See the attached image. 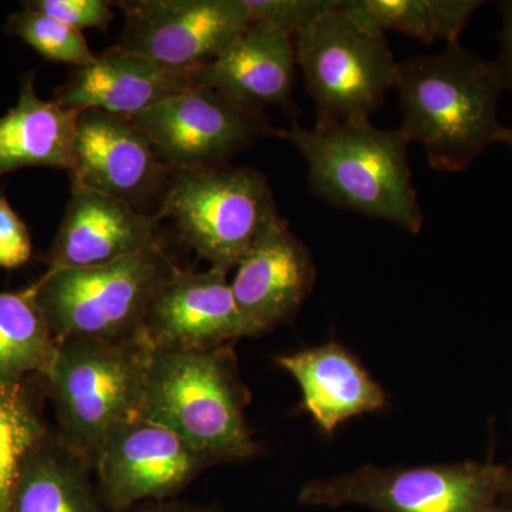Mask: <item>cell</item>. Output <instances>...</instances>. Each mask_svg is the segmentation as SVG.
Returning <instances> with one entry per match:
<instances>
[{"label": "cell", "mask_w": 512, "mask_h": 512, "mask_svg": "<svg viewBox=\"0 0 512 512\" xmlns=\"http://www.w3.org/2000/svg\"><path fill=\"white\" fill-rule=\"evenodd\" d=\"M394 89L402 109L400 130L423 147L434 170L460 173L500 143L505 127L498 104L505 87L495 60L454 43L439 55L399 63Z\"/></svg>", "instance_id": "6da1fadb"}, {"label": "cell", "mask_w": 512, "mask_h": 512, "mask_svg": "<svg viewBox=\"0 0 512 512\" xmlns=\"http://www.w3.org/2000/svg\"><path fill=\"white\" fill-rule=\"evenodd\" d=\"M275 136L289 141L308 164L312 194L336 208L357 212L419 234L423 211L409 164L410 141L400 128L370 121L305 128L293 121Z\"/></svg>", "instance_id": "7a4b0ae2"}, {"label": "cell", "mask_w": 512, "mask_h": 512, "mask_svg": "<svg viewBox=\"0 0 512 512\" xmlns=\"http://www.w3.org/2000/svg\"><path fill=\"white\" fill-rule=\"evenodd\" d=\"M248 403L232 345L201 352L150 349L140 416L173 430L212 463L259 454L245 420Z\"/></svg>", "instance_id": "3957f363"}, {"label": "cell", "mask_w": 512, "mask_h": 512, "mask_svg": "<svg viewBox=\"0 0 512 512\" xmlns=\"http://www.w3.org/2000/svg\"><path fill=\"white\" fill-rule=\"evenodd\" d=\"M178 266L163 244L110 264L47 271L30 286L57 343L137 338L157 292Z\"/></svg>", "instance_id": "277c9868"}, {"label": "cell", "mask_w": 512, "mask_h": 512, "mask_svg": "<svg viewBox=\"0 0 512 512\" xmlns=\"http://www.w3.org/2000/svg\"><path fill=\"white\" fill-rule=\"evenodd\" d=\"M150 348L121 342L64 340L49 376L62 443L93 467L107 437L140 416Z\"/></svg>", "instance_id": "5b68a950"}, {"label": "cell", "mask_w": 512, "mask_h": 512, "mask_svg": "<svg viewBox=\"0 0 512 512\" xmlns=\"http://www.w3.org/2000/svg\"><path fill=\"white\" fill-rule=\"evenodd\" d=\"M154 217L173 221L181 241L229 272L281 215L261 171L225 164L173 171Z\"/></svg>", "instance_id": "8992f818"}, {"label": "cell", "mask_w": 512, "mask_h": 512, "mask_svg": "<svg viewBox=\"0 0 512 512\" xmlns=\"http://www.w3.org/2000/svg\"><path fill=\"white\" fill-rule=\"evenodd\" d=\"M293 45L316 106V127L370 121L396 84L399 62L386 36L349 18L340 0L299 30Z\"/></svg>", "instance_id": "52a82bcc"}, {"label": "cell", "mask_w": 512, "mask_h": 512, "mask_svg": "<svg viewBox=\"0 0 512 512\" xmlns=\"http://www.w3.org/2000/svg\"><path fill=\"white\" fill-rule=\"evenodd\" d=\"M512 474L493 464L377 468L312 481L299 493L305 505H365L377 512H505Z\"/></svg>", "instance_id": "ba28073f"}, {"label": "cell", "mask_w": 512, "mask_h": 512, "mask_svg": "<svg viewBox=\"0 0 512 512\" xmlns=\"http://www.w3.org/2000/svg\"><path fill=\"white\" fill-rule=\"evenodd\" d=\"M170 170L220 167L258 141L275 136L265 113L241 109L208 87L168 97L128 117Z\"/></svg>", "instance_id": "9c48e42d"}, {"label": "cell", "mask_w": 512, "mask_h": 512, "mask_svg": "<svg viewBox=\"0 0 512 512\" xmlns=\"http://www.w3.org/2000/svg\"><path fill=\"white\" fill-rule=\"evenodd\" d=\"M126 26L116 49L175 70L214 62L248 28L244 0L117 2Z\"/></svg>", "instance_id": "30bf717a"}, {"label": "cell", "mask_w": 512, "mask_h": 512, "mask_svg": "<svg viewBox=\"0 0 512 512\" xmlns=\"http://www.w3.org/2000/svg\"><path fill=\"white\" fill-rule=\"evenodd\" d=\"M212 464L173 430L141 416L117 427L93 461L101 500L114 512L174 497Z\"/></svg>", "instance_id": "8fae6325"}, {"label": "cell", "mask_w": 512, "mask_h": 512, "mask_svg": "<svg viewBox=\"0 0 512 512\" xmlns=\"http://www.w3.org/2000/svg\"><path fill=\"white\" fill-rule=\"evenodd\" d=\"M140 339L157 352H201L251 338L228 272L177 268L151 303Z\"/></svg>", "instance_id": "7c38bea8"}, {"label": "cell", "mask_w": 512, "mask_h": 512, "mask_svg": "<svg viewBox=\"0 0 512 512\" xmlns=\"http://www.w3.org/2000/svg\"><path fill=\"white\" fill-rule=\"evenodd\" d=\"M316 268L311 251L276 218L237 265L232 295L251 338L293 319L311 295Z\"/></svg>", "instance_id": "4fadbf2b"}, {"label": "cell", "mask_w": 512, "mask_h": 512, "mask_svg": "<svg viewBox=\"0 0 512 512\" xmlns=\"http://www.w3.org/2000/svg\"><path fill=\"white\" fill-rule=\"evenodd\" d=\"M72 180L101 194L138 205L167 188L173 170L161 163L147 137L128 117L80 111Z\"/></svg>", "instance_id": "5bb4252c"}, {"label": "cell", "mask_w": 512, "mask_h": 512, "mask_svg": "<svg viewBox=\"0 0 512 512\" xmlns=\"http://www.w3.org/2000/svg\"><path fill=\"white\" fill-rule=\"evenodd\" d=\"M160 221L127 201L101 194L70 178V198L46 255L49 271L120 261L163 244Z\"/></svg>", "instance_id": "9a60e30c"}, {"label": "cell", "mask_w": 512, "mask_h": 512, "mask_svg": "<svg viewBox=\"0 0 512 512\" xmlns=\"http://www.w3.org/2000/svg\"><path fill=\"white\" fill-rule=\"evenodd\" d=\"M296 66L291 36L266 23L249 22L221 56L195 70L194 82L241 109L264 113L266 107L292 103Z\"/></svg>", "instance_id": "2e32d148"}, {"label": "cell", "mask_w": 512, "mask_h": 512, "mask_svg": "<svg viewBox=\"0 0 512 512\" xmlns=\"http://www.w3.org/2000/svg\"><path fill=\"white\" fill-rule=\"evenodd\" d=\"M194 72L111 47L96 62L73 69L53 100L67 109L131 117L194 87Z\"/></svg>", "instance_id": "e0dca14e"}, {"label": "cell", "mask_w": 512, "mask_h": 512, "mask_svg": "<svg viewBox=\"0 0 512 512\" xmlns=\"http://www.w3.org/2000/svg\"><path fill=\"white\" fill-rule=\"evenodd\" d=\"M298 382L302 406L323 433L360 414L379 412L386 393L355 356L336 342L276 357Z\"/></svg>", "instance_id": "ac0fdd59"}, {"label": "cell", "mask_w": 512, "mask_h": 512, "mask_svg": "<svg viewBox=\"0 0 512 512\" xmlns=\"http://www.w3.org/2000/svg\"><path fill=\"white\" fill-rule=\"evenodd\" d=\"M80 111L42 100L33 76L20 87L16 106L0 117V178L25 167L72 171Z\"/></svg>", "instance_id": "d6986e66"}, {"label": "cell", "mask_w": 512, "mask_h": 512, "mask_svg": "<svg viewBox=\"0 0 512 512\" xmlns=\"http://www.w3.org/2000/svg\"><path fill=\"white\" fill-rule=\"evenodd\" d=\"M90 467L63 443L43 439L23 463L10 512H106Z\"/></svg>", "instance_id": "ffe728a7"}, {"label": "cell", "mask_w": 512, "mask_h": 512, "mask_svg": "<svg viewBox=\"0 0 512 512\" xmlns=\"http://www.w3.org/2000/svg\"><path fill=\"white\" fill-rule=\"evenodd\" d=\"M59 343L30 289L0 291V376H49Z\"/></svg>", "instance_id": "44dd1931"}, {"label": "cell", "mask_w": 512, "mask_h": 512, "mask_svg": "<svg viewBox=\"0 0 512 512\" xmlns=\"http://www.w3.org/2000/svg\"><path fill=\"white\" fill-rule=\"evenodd\" d=\"M45 434L20 379L0 376V512L12 510L23 463Z\"/></svg>", "instance_id": "7402d4cb"}, {"label": "cell", "mask_w": 512, "mask_h": 512, "mask_svg": "<svg viewBox=\"0 0 512 512\" xmlns=\"http://www.w3.org/2000/svg\"><path fill=\"white\" fill-rule=\"evenodd\" d=\"M340 9L372 32H399L433 45L441 39L437 0H340Z\"/></svg>", "instance_id": "603a6c76"}, {"label": "cell", "mask_w": 512, "mask_h": 512, "mask_svg": "<svg viewBox=\"0 0 512 512\" xmlns=\"http://www.w3.org/2000/svg\"><path fill=\"white\" fill-rule=\"evenodd\" d=\"M5 30L53 62L72 64L74 69L96 62L97 56L93 55L82 32L35 10L23 8L13 13Z\"/></svg>", "instance_id": "cb8c5ba5"}, {"label": "cell", "mask_w": 512, "mask_h": 512, "mask_svg": "<svg viewBox=\"0 0 512 512\" xmlns=\"http://www.w3.org/2000/svg\"><path fill=\"white\" fill-rule=\"evenodd\" d=\"M251 22L266 23L292 37L332 9L338 0H244Z\"/></svg>", "instance_id": "d4e9b609"}, {"label": "cell", "mask_w": 512, "mask_h": 512, "mask_svg": "<svg viewBox=\"0 0 512 512\" xmlns=\"http://www.w3.org/2000/svg\"><path fill=\"white\" fill-rule=\"evenodd\" d=\"M23 8L59 20L70 28L79 30H107L114 19V3L106 0H32Z\"/></svg>", "instance_id": "484cf974"}, {"label": "cell", "mask_w": 512, "mask_h": 512, "mask_svg": "<svg viewBox=\"0 0 512 512\" xmlns=\"http://www.w3.org/2000/svg\"><path fill=\"white\" fill-rule=\"evenodd\" d=\"M32 256V239L25 222L0 197V266L6 269L25 265Z\"/></svg>", "instance_id": "4316f807"}, {"label": "cell", "mask_w": 512, "mask_h": 512, "mask_svg": "<svg viewBox=\"0 0 512 512\" xmlns=\"http://www.w3.org/2000/svg\"><path fill=\"white\" fill-rule=\"evenodd\" d=\"M503 13V28L500 33V56L495 60L505 90L512 93V0L500 3Z\"/></svg>", "instance_id": "83f0119b"}, {"label": "cell", "mask_w": 512, "mask_h": 512, "mask_svg": "<svg viewBox=\"0 0 512 512\" xmlns=\"http://www.w3.org/2000/svg\"><path fill=\"white\" fill-rule=\"evenodd\" d=\"M124 512H210L202 510V508L192 507L187 504L167 503V501H151V503H143L134 505Z\"/></svg>", "instance_id": "f1b7e54d"}, {"label": "cell", "mask_w": 512, "mask_h": 512, "mask_svg": "<svg viewBox=\"0 0 512 512\" xmlns=\"http://www.w3.org/2000/svg\"><path fill=\"white\" fill-rule=\"evenodd\" d=\"M500 143L505 144V146L507 147H510L512 151V127L504 128L503 136H501Z\"/></svg>", "instance_id": "f546056e"}, {"label": "cell", "mask_w": 512, "mask_h": 512, "mask_svg": "<svg viewBox=\"0 0 512 512\" xmlns=\"http://www.w3.org/2000/svg\"><path fill=\"white\" fill-rule=\"evenodd\" d=\"M507 495H510V510L505 512H512V478H511V484L510 488H508Z\"/></svg>", "instance_id": "4dcf8cb0"}]
</instances>
